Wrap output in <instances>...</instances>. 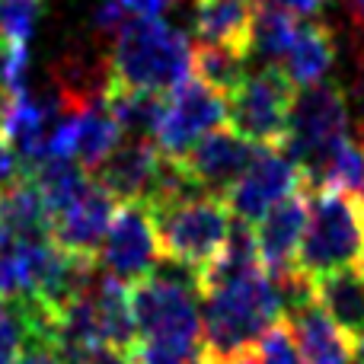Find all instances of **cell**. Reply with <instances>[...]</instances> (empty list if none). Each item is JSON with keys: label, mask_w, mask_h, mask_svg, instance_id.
Returning <instances> with one entry per match:
<instances>
[{"label": "cell", "mask_w": 364, "mask_h": 364, "mask_svg": "<svg viewBox=\"0 0 364 364\" xmlns=\"http://www.w3.org/2000/svg\"><path fill=\"white\" fill-rule=\"evenodd\" d=\"M314 186H329V188H339V192L364 198V144L352 138L342 141L333 157L326 160V166H323L320 179Z\"/></svg>", "instance_id": "cell-26"}, {"label": "cell", "mask_w": 364, "mask_h": 364, "mask_svg": "<svg viewBox=\"0 0 364 364\" xmlns=\"http://www.w3.org/2000/svg\"><path fill=\"white\" fill-rule=\"evenodd\" d=\"M250 55L240 48H230V45H205L195 48V61H192V74L201 77L208 87H214L218 93H230L240 80H243L250 70Z\"/></svg>", "instance_id": "cell-24"}, {"label": "cell", "mask_w": 364, "mask_h": 364, "mask_svg": "<svg viewBox=\"0 0 364 364\" xmlns=\"http://www.w3.org/2000/svg\"><path fill=\"white\" fill-rule=\"evenodd\" d=\"M348 128H352V112L346 90L333 80L314 83L297 90L291 102L282 151L301 166L307 182H316L336 147L348 141Z\"/></svg>", "instance_id": "cell-5"}, {"label": "cell", "mask_w": 364, "mask_h": 364, "mask_svg": "<svg viewBox=\"0 0 364 364\" xmlns=\"http://www.w3.org/2000/svg\"><path fill=\"white\" fill-rule=\"evenodd\" d=\"M201 301V352L214 361L256 346L259 336L284 316L282 288L262 265L205 282Z\"/></svg>", "instance_id": "cell-1"}, {"label": "cell", "mask_w": 364, "mask_h": 364, "mask_svg": "<svg viewBox=\"0 0 364 364\" xmlns=\"http://www.w3.org/2000/svg\"><path fill=\"white\" fill-rule=\"evenodd\" d=\"M307 227V195L297 192L278 201L256 224L259 262L272 278H284L297 269V250Z\"/></svg>", "instance_id": "cell-15"}, {"label": "cell", "mask_w": 364, "mask_h": 364, "mask_svg": "<svg viewBox=\"0 0 364 364\" xmlns=\"http://www.w3.org/2000/svg\"><path fill=\"white\" fill-rule=\"evenodd\" d=\"M26 336H29V326H26L23 310L0 307V364H19Z\"/></svg>", "instance_id": "cell-30"}, {"label": "cell", "mask_w": 364, "mask_h": 364, "mask_svg": "<svg viewBox=\"0 0 364 364\" xmlns=\"http://www.w3.org/2000/svg\"><path fill=\"white\" fill-rule=\"evenodd\" d=\"M29 90V45L0 38V96Z\"/></svg>", "instance_id": "cell-29"}, {"label": "cell", "mask_w": 364, "mask_h": 364, "mask_svg": "<svg viewBox=\"0 0 364 364\" xmlns=\"http://www.w3.org/2000/svg\"><path fill=\"white\" fill-rule=\"evenodd\" d=\"M252 348H256V355L262 364H304V355H301V348H297V339H294V333H291L284 316L278 323H272V326L256 339Z\"/></svg>", "instance_id": "cell-28"}, {"label": "cell", "mask_w": 364, "mask_h": 364, "mask_svg": "<svg viewBox=\"0 0 364 364\" xmlns=\"http://www.w3.org/2000/svg\"><path fill=\"white\" fill-rule=\"evenodd\" d=\"M106 106L112 109L125 138L154 141L160 109H164V93H144V90H128V87H119V83H106Z\"/></svg>", "instance_id": "cell-22"}, {"label": "cell", "mask_w": 364, "mask_h": 364, "mask_svg": "<svg viewBox=\"0 0 364 364\" xmlns=\"http://www.w3.org/2000/svg\"><path fill=\"white\" fill-rule=\"evenodd\" d=\"M0 227L26 240L51 237V211L29 176L0 195Z\"/></svg>", "instance_id": "cell-21"}, {"label": "cell", "mask_w": 364, "mask_h": 364, "mask_svg": "<svg viewBox=\"0 0 364 364\" xmlns=\"http://www.w3.org/2000/svg\"><path fill=\"white\" fill-rule=\"evenodd\" d=\"M227 119V96L208 87L201 77L188 74L182 83L164 93V109H160L157 134L154 144L164 157H186L205 134L220 128Z\"/></svg>", "instance_id": "cell-8"}, {"label": "cell", "mask_w": 364, "mask_h": 364, "mask_svg": "<svg viewBox=\"0 0 364 364\" xmlns=\"http://www.w3.org/2000/svg\"><path fill=\"white\" fill-rule=\"evenodd\" d=\"M288 326L297 339L304 364H352L358 348L355 339L326 316V310L310 297L307 304L288 310Z\"/></svg>", "instance_id": "cell-16"}, {"label": "cell", "mask_w": 364, "mask_h": 364, "mask_svg": "<svg viewBox=\"0 0 364 364\" xmlns=\"http://www.w3.org/2000/svg\"><path fill=\"white\" fill-rule=\"evenodd\" d=\"M29 179H32V186L42 192L45 205H48V211H51V220H55V214H61L64 208L74 205L90 188V182H93L90 170L77 164L74 157L42 160V164H36L29 170Z\"/></svg>", "instance_id": "cell-20"}, {"label": "cell", "mask_w": 364, "mask_h": 364, "mask_svg": "<svg viewBox=\"0 0 364 364\" xmlns=\"http://www.w3.org/2000/svg\"><path fill=\"white\" fill-rule=\"evenodd\" d=\"M160 164H164V154L151 138H125L96 170V182L119 205H128V201L147 205L154 186H157Z\"/></svg>", "instance_id": "cell-13"}, {"label": "cell", "mask_w": 364, "mask_h": 364, "mask_svg": "<svg viewBox=\"0 0 364 364\" xmlns=\"http://www.w3.org/2000/svg\"><path fill=\"white\" fill-rule=\"evenodd\" d=\"M336 64V42L333 32L326 26L316 23H301L297 29V38L291 45V51L284 55V74L294 83L297 90L314 87V83H323L329 77Z\"/></svg>", "instance_id": "cell-19"}, {"label": "cell", "mask_w": 364, "mask_h": 364, "mask_svg": "<svg viewBox=\"0 0 364 364\" xmlns=\"http://www.w3.org/2000/svg\"><path fill=\"white\" fill-rule=\"evenodd\" d=\"M294 96L297 87L288 80V74L275 64H265L259 70H250L227 93V119L233 132H240L252 144L282 147Z\"/></svg>", "instance_id": "cell-7"}, {"label": "cell", "mask_w": 364, "mask_h": 364, "mask_svg": "<svg viewBox=\"0 0 364 364\" xmlns=\"http://www.w3.org/2000/svg\"><path fill=\"white\" fill-rule=\"evenodd\" d=\"M361 96H364V74H361Z\"/></svg>", "instance_id": "cell-39"}, {"label": "cell", "mask_w": 364, "mask_h": 364, "mask_svg": "<svg viewBox=\"0 0 364 364\" xmlns=\"http://www.w3.org/2000/svg\"><path fill=\"white\" fill-rule=\"evenodd\" d=\"M164 259L201 272L220 256L233 230V214L220 195H195L151 208Z\"/></svg>", "instance_id": "cell-6"}, {"label": "cell", "mask_w": 364, "mask_h": 364, "mask_svg": "<svg viewBox=\"0 0 364 364\" xmlns=\"http://www.w3.org/2000/svg\"><path fill=\"white\" fill-rule=\"evenodd\" d=\"M109 83L144 93H166L192 74L195 48L186 32L160 16H132L112 42Z\"/></svg>", "instance_id": "cell-3"}, {"label": "cell", "mask_w": 364, "mask_h": 364, "mask_svg": "<svg viewBox=\"0 0 364 364\" xmlns=\"http://www.w3.org/2000/svg\"><path fill=\"white\" fill-rule=\"evenodd\" d=\"M201 358H205V364H262L259 361V355H256V348H243V352H233V355H227V358H220V361H214V358H208L205 352H201Z\"/></svg>", "instance_id": "cell-37"}, {"label": "cell", "mask_w": 364, "mask_h": 364, "mask_svg": "<svg viewBox=\"0 0 364 364\" xmlns=\"http://www.w3.org/2000/svg\"><path fill=\"white\" fill-rule=\"evenodd\" d=\"M358 364H364V361H358Z\"/></svg>", "instance_id": "cell-41"}, {"label": "cell", "mask_w": 364, "mask_h": 364, "mask_svg": "<svg viewBox=\"0 0 364 364\" xmlns=\"http://www.w3.org/2000/svg\"><path fill=\"white\" fill-rule=\"evenodd\" d=\"M132 16H160L166 6H173L176 0H125Z\"/></svg>", "instance_id": "cell-36"}, {"label": "cell", "mask_w": 364, "mask_h": 364, "mask_svg": "<svg viewBox=\"0 0 364 364\" xmlns=\"http://www.w3.org/2000/svg\"><path fill=\"white\" fill-rule=\"evenodd\" d=\"M19 364H68L58 346L48 339V336H26V346L23 355H19Z\"/></svg>", "instance_id": "cell-33"}, {"label": "cell", "mask_w": 364, "mask_h": 364, "mask_svg": "<svg viewBox=\"0 0 364 364\" xmlns=\"http://www.w3.org/2000/svg\"><path fill=\"white\" fill-rule=\"evenodd\" d=\"M348 13H352L355 26L364 29V0H348Z\"/></svg>", "instance_id": "cell-38"}, {"label": "cell", "mask_w": 364, "mask_h": 364, "mask_svg": "<svg viewBox=\"0 0 364 364\" xmlns=\"http://www.w3.org/2000/svg\"><path fill=\"white\" fill-rule=\"evenodd\" d=\"M364 262V198L316 186L307 195V227L297 250V272L307 278Z\"/></svg>", "instance_id": "cell-4"}, {"label": "cell", "mask_w": 364, "mask_h": 364, "mask_svg": "<svg viewBox=\"0 0 364 364\" xmlns=\"http://www.w3.org/2000/svg\"><path fill=\"white\" fill-rule=\"evenodd\" d=\"M304 186H307L304 170L282 147H259L252 164L246 166L243 176L230 186L224 201H227V208H230L233 220L259 224L278 201H284L288 195L304 192Z\"/></svg>", "instance_id": "cell-10"}, {"label": "cell", "mask_w": 364, "mask_h": 364, "mask_svg": "<svg viewBox=\"0 0 364 364\" xmlns=\"http://www.w3.org/2000/svg\"><path fill=\"white\" fill-rule=\"evenodd\" d=\"M0 307H4V301H0Z\"/></svg>", "instance_id": "cell-40"}, {"label": "cell", "mask_w": 364, "mask_h": 364, "mask_svg": "<svg viewBox=\"0 0 364 364\" xmlns=\"http://www.w3.org/2000/svg\"><path fill=\"white\" fill-rule=\"evenodd\" d=\"M259 154V144L246 141L233 128H214L211 134L198 141L179 164L188 170V176L198 182L208 195H220L224 198L230 186L246 173L252 157Z\"/></svg>", "instance_id": "cell-11"}, {"label": "cell", "mask_w": 364, "mask_h": 364, "mask_svg": "<svg viewBox=\"0 0 364 364\" xmlns=\"http://www.w3.org/2000/svg\"><path fill=\"white\" fill-rule=\"evenodd\" d=\"M132 19V10H128L125 0H100L90 13V26L96 29V36H119L122 26Z\"/></svg>", "instance_id": "cell-31"}, {"label": "cell", "mask_w": 364, "mask_h": 364, "mask_svg": "<svg viewBox=\"0 0 364 364\" xmlns=\"http://www.w3.org/2000/svg\"><path fill=\"white\" fill-rule=\"evenodd\" d=\"M26 176H29L26 160L19 157V151L10 144V138L0 132V195L10 192V188L16 186V182H23Z\"/></svg>", "instance_id": "cell-32"}, {"label": "cell", "mask_w": 364, "mask_h": 364, "mask_svg": "<svg viewBox=\"0 0 364 364\" xmlns=\"http://www.w3.org/2000/svg\"><path fill=\"white\" fill-rule=\"evenodd\" d=\"M201 275L173 259H160L147 278L132 284V314L141 342L182 355L201 352Z\"/></svg>", "instance_id": "cell-2"}, {"label": "cell", "mask_w": 364, "mask_h": 364, "mask_svg": "<svg viewBox=\"0 0 364 364\" xmlns=\"http://www.w3.org/2000/svg\"><path fill=\"white\" fill-rule=\"evenodd\" d=\"M252 4L262 6V10H282L297 19H310L326 6V0H252Z\"/></svg>", "instance_id": "cell-34"}, {"label": "cell", "mask_w": 364, "mask_h": 364, "mask_svg": "<svg viewBox=\"0 0 364 364\" xmlns=\"http://www.w3.org/2000/svg\"><path fill=\"white\" fill-rule=\"evenodd\" d=\"M115 208H119V201L93 179L90 188L74 205L64 208L61 214H55V220H51V240L68 252L96 259L102 240H106L109 224L115 218Z\"/></svg>", "instance_id": "cell-14"}, {"label": "cell", "mask_w": 364, "mask_h": 364, "mask_svg": "<svg viewBox=\"0 0 364 364\" xmlns=\"http://www.w3.org/2000/svg\"><path fill=\"white\" fill-rule=\"evenodd\" d=\"M314 301L326 310V316L352 339L364 336V272L358 265L336 269L326 275L310 278Z\"/></svg>", "instance_id": "cell-17"}, {"label": "cell", "mask_w": 364, "mask_h": 364, "mask_svg": "<svg viewBox=\"0 0 364 364\" xmlns=\"http://www.w3.org/2000/svg\"><path fill=\"white\" fill-rule=\"evenodd\" d=\"M160 259L164 252H160V237L151 208L138 205V201L115 208V218L100 246V256H96L100 269L119 282L134 284L151 275Z\"/></svg>", "instance_id": "cell-9"}, {"label": "cell", "mask_w": 364, "mask_h": 364, "mask_svg": "<svg viewBox=\"0 0 364 364\" xmlns=\"http://www.w3.org/2000/svg\"><path fill=\"white\" fill-rule=\"evenodd\" d=\"M252 16H256L252 0H195L192 26L205 45H230L250 55Z\"/></svg>", "instance_id": "cell-18"}, {"label": "cell", "mask_w": 364, "mask_h": 364, "mask_svg": "<svg viewBox=\"0 0 364 364\" xmlns=\"http://www.w3.org/2000/svg\"><path fill=\"white\" fill-rule=\"evenodd\" d=\"M301 29V19L291 16L282 10H262L256 6V16H252V29H250V55L262 58L265 64L284 61V55L291 51Z\"/></svg>", "instance_id": "cell-23"}, {"label": "cell", "mask_w": 364, "mask_h": 364, "mask_svg": "<svg viewBox=\"0 0 364 364\" xmlns=\"http://www.w3.org/2000/svg\"><path fill=\"white\" fill-rule=\"evenodd\" d=\"M45 0H0V38L29 45L38 29Z\"/></svg>", "instance_id": "cell-27"}, {"label": "cell", "mask_w": 364, "mask_h": 364, "mask_svg": "<svg viewBox=\"0 0 364 364\" xmlns=\"http://www.w3.org/2000/svg\"><path fill=\"white\" fill-rule=\"evenodd\" d=\"M77 364H132L128 358V348H119V346H96L90 348Z\"/></svg>", "instance_id": "cell-35"}, {"label": "cell", "mask_w": 364, "mask_h": 364, "mask_svg": "<svg viewBox=\"0 0 364 364\" xmlns=\"http://www.w3.org/2000/svg\"><path fill=\"white\" fill-rule=\"evenodd\" d=\"M64 100V96H61ZM68 102V151L87 170H100L109 160V154L125 141V132L115 122L112 109L106 106V90L83 100Z\"/></svg>", "instance_id": "cell-12"}, {"label": "cell", "mask_w": 364, "mask_h": 364, "mask_svg": "<svg viewBox=\"0 0 364 364\" xmlns=\"http://www.w3.org/2000/svg\"><path fill=\"white\" fill-rule=\"evenodd\" d=\"M361 144H364V141H361Z\"/></svg>", "instance_id": "cell-42"}, {"label": "cell", "mask_w": 364, "mask_h": 364, "mask_svg": "<svg viewBox=\"0 0 364 364\" xmlns=\"http://www.w3.org/2000/svg\"><path fill=\"white\" fill-rule=\"evenodd\" d=\"M29 246H32V240L16 237V233L0 227V301L16 304L32 294Z\"/></svg>", "instance_id": "cell-25"}]
</instances>
